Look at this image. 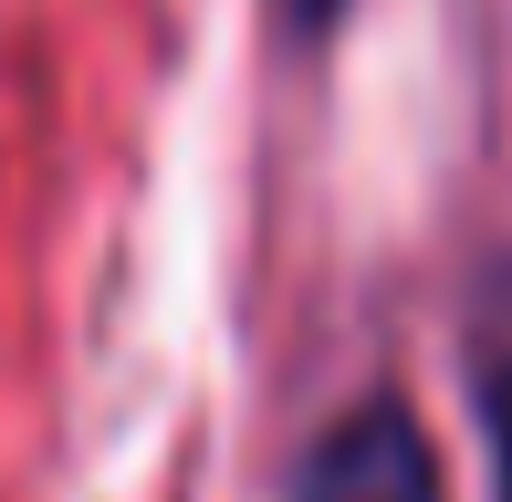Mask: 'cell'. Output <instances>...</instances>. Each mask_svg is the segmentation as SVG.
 <instances>
[{"mask_svg":"<svg viewBox=\"0 0 512 502\" xmlns=\"http://www.w3.org/2000/svg\"><path fill=\"white\" fill-rule=\"evenodd\" d=\"M283 502H450V482H439V450L418 429V408L398 387H366L356 408H335L293 450Z\"/></svg>","mask_w":512,"mask_h":502,"instance_id":"obj_1","label":"cell"},{"mask_svg":"<svg viewBox=\"0 0 512 502\" xmlns=\"http://www.w3.org/2000/svg\"><path fill=\"white\" fill-rule=\"evenodd\" d=\"M460 398L481 429V482L512 502V251H492L460 293Z\"/></svg>","mask_w":512,"mask_h":502,"instance_id":"obj_2","label":"cell"},{"mask_svg":"<svg viewBox=\"0 0 512 502\" xmlns=\"http://www.w3.org/2000/svg\"><path fill=\"white\" fill-rule=\"evenodd\" d=\"M345 11H356V0H262V21H272L283 42H324Z\"/></svg>","mask_w":512,"mask_h":502,"instance_id":"obj_3","label":"cell"}]
</instances>
